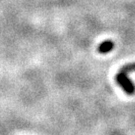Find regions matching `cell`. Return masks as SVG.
Listing matches in <instances>:
<instances>
[{"label":"cell","instance_id":"obj_1","mask_svg":"<svg viewBox=\"0 0 135 135\" xmlns=\"http://www.w3.org/2000/svg\"><path fill=\"white\" fill-rule=\"evenodd\" d=\"M135 70V63L132 64H127L125 66L121 68L119 70V72L117 73L116 75V81L117 83L120 85L125 93L132 95L135 93V86L134 84L131 82V80L128 78L127 74L130 72V71H134Z\"/></svg>","mask_w":135,"mask_h":135},{"label":"cell","instance_id":"obj_2","mask_svg":"<svg viewBox=\"0 0 135 135\" xmlns=\"http://www.w3.org/2000/svg\"><path fill=\"white\" fill-rule=\"evenodd\" d=\"M113 47H114L113 42H112L111 40H106V41L102 42V43L99 45V47H98V51H99V53L105 54V53L110 52L111 50L113 49Z\"/></svg>","mask_w":135,"mask_h":135}]
</instances>
